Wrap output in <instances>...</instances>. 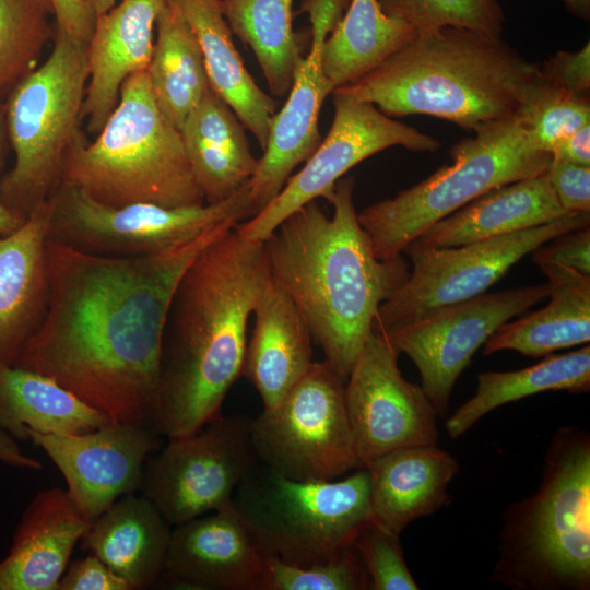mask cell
I'll return each mask as SVG.
<instances>
[{"mask_svg": "<svg viewBox=\"0 0 590 590\" xmlns=\"http://www.w3.org/2000/svg\"><path fill=\"white\" fill-rule=\"evenodd\" d=\"M261 590H370V580L356 548L306 566L266 556Z\"/></svg>", "mask_w": 590, "mask_h": 590, "instance_id": "obj_38", "label": "cell"}, {"mask_svg": "<svg viewBox=\"0 0 590 590\" xmlns=\"http://www.w3.org/2000/svg\"><path fill=\"white\" fill-rule=\"evenodd\" d=\"M111 420L52 378L16 366H0V427L15 440L30 432L79 435Z\"/></svg>", "mask_w": 590, "mask_h": 590, "instance_id": "obj_30", "label": "cell"}, {"mask_svg": "<svg viewBox=\"0 0 590 590\" xmlns=\"http://www.w3.org/2000/svg\"><path fill=\"white\" fill-rule=\"evenodd\" d=\"M250 425L244 414L221 412L194 433L169 438L145 462L140 494L172 527L232 504L260 461Z\"/></svg>", "mask_w": 590, "mask_h": 590, "instance_id": "obj_13", "label": "cell"}, {"mask_svg": "<svg viewBox=\"0 0 590 590\" xmlns=\"http://www.w3.org/2000/svg\"><path fill=\"white\" fill-rule=\"evenodd\" d=\"M370 580V590H418L405 563L400 535L370 520L353 542Z\"/></svg>", "mask_w": 590, "mask_h": 590, "instance_id": "obj_39", "label": "cell"}, {"mask_svg": "<svg viewBox=\"0 0 590 590\" xmlns=\"http://www.w3.org/2000/svg\"><path fill=\"white\" fill-rule=\"evenodd\" d=\"M553 160L590 166V123L558 140L551 150Z\"/></svg>", "mask_w": 590, "mask_h": 590, "instance_id": "obj_45", "label": "cell"}, {"mask_svg": "<svg viewBox=\"0 0 590 590\" xmlns=\"http://www.w3.org/2000/svg\"><path fill=\"white\" fill-rule=\"evenodd\" d=\"M166 0H120L96 16L86 46L88 80L82 109L87 131L97 134L114 111L122 83L148 71L156 19Z\"/></svg>", "mask_w": 590, "mask_h": 590, "instance_id": "obj_19", "label": "cell"}, {"mask_svg": "<svg viewBox=\"0 0 590 590\" xmlns=\"http://www.w3.org/2000/svg\"><path fill=\"white\" fill-rule=\"evenodd\" d=\"M238 223L143 258L93 256L48 238L46 312L13 366L52 378L114 422L152 428L173 294L199 252Z\"/></svg>", "mask_w": 590, "mask_h": 590, "instance_id": "obj_1", "label": "cell"}, {"mask_svg": "<svg viewBox=\"0 0 590 590\" xmlns=\"http://www.w3.org/2000/svg\"><path fill=\"white\" fill-rule=\"evenodd\" d=\"M475 393L445 422L451 439H458L483 416L509 402L544 391L586 393L590 390V346L558 355L512 371H483Z\"/></svg>", "mask_w": 590, "mask_h": 590, "instance_id": "obj_31", "label": "cell"}, {"mask_svg": "<svg viewBox=\"0 0 590 590\" xmlns=\"http://www.w3.org/2000/svg\"><path fill=\"white\" fill-rule=\"evenodd\" d=\"M568 213L544 172L485 192L434 223L415 240L435 248L461 246L535 227Z\"/></svg>", "mask_w": 590, "mask_h": 590, "instance_id": "obj_26", "label": "cell"}, {"mask_svg": "<svg viewBox=\"0 0 590 590\" xmlns=\"http://www.w3.org/2000/svg\"><path fill=\"white\" fill-rule=\"evenodd\" d=\"M354 180H338L324 199L329 217L308 202L263 240L271 278L306 320L324 361L345 381L373 333L380 305L408 279L398 256L376 257L353 203Z\"/></svg>", "mask_w": 590, "mask_h": 590, "instance_id": "obj_3", "label": "cell"}, {"mask_svg": "<svg viewBox=\"0 0 590 590\" xmlns=\"http://www.w3.org/2000/svg\"><path fill=\"white\" fill-rule=\"evenodd\" d=\"M586 212L486 240L435 248L417 240L404 252L412 261L406 281L379 307L373 332L387 335L430 315L480 296L521 258L570 231L589 226Z\"/></svg>", "mask_w": 590, "mask_h": 590, "instance_id": "obj_11", "label": "cell"}, {"mask_svg": "<svg viewBox=\"0 0 590 590\" xmlns=\"http://www.w3.org/2000/svg\"><path fill=\"white\" fill-rule=\"evenodd\" d=\"M345 381L327 361L271 409L251 418L250 432L263 464L295 480H334L361 468L344 394Z\"/></svg>", "mask_w": 590, "mask_h": 590, "instance_id": "obj_12", "label": "cell"}, {"mask_svg": "<svg viewBox=\"0 0 590 590\" xmlns=\"http://www.w3.org/2000/svg\"><path fill=\"white\" fill-rule=\"evenodd\" d=\"M263 240L236 226L208 244L186 269L168 308L152 429L194 433L221 413L241 375L247 326L270 279Z\"/></svg>", "mask_w": 590, "mask_h": 590, "instance_id": "obj_2", "label": "cell"}, {"mask_svg": "<svg viewBox=\"0 0 590 590\" xmlns=\"http://www.w3.org/2000/svg\"><path fill=\"white\" fill-rule=\"evenodd\" d=\"M62 182L111 206L205 203L180 131L160 109L148 71L122 83L119 101L93 142L79 135L66 158Z\"/></svg>", "mask_w": 590, "mask_h": 590, "instance_id": "obj_6", "label": "cell"}, {"mask_svg": "<svg viewBox=\"0 0 590 590\" xmlns=\"http://www.w3.org/2000/svg\"><path fill=\"white\" fill-rule=\"evenodd\" d=\"M363 467L369 475L371 520L399 535L415 519L450 503L448 485L459 470L437 444L397 449Z\"/></svg>", "mask_w": 590, "mask_h": 590, "instance_id": "obj_23", "label": "cell"}, {"mask_svg": "<svg viewBox=\"0 0 590 590\" xmlns=\"http://www.w3.org/2000/svg\"><path fill=\"white\" fill-rule=\"evenodd\" d=\"M546 297L547 282L484 293L384 337L412 359L420 386L437 415L444 416L457 379L475 352L500 326Z\"/></svg>", "mask_w": 590, "mask_h": 590, "instance_id": "obj_15", "label": "cell"}, {"mask_svg": "<svg viewBox=\"0 0 590 590\" xmlns=\"http://www.w3.org/2000/svg\"><path fill=\"white\" fill-rule=\"evenodd\" d=\"M545 174L567 212H590V166L551 158Z\"/></svg>", "mask_w": 590, "mask_h": 590, "instance_id": "obj_41", "label": "cell"}, {"mask_svg": "<svg viewBox=\"0 0 590 590\" xmlns=\"http://www.w3.org/2000/svg\"><path fill=\"white\" fill-rule=\"evenodd\" d=\"M39 1H42L44 4L48 5L51 9L49 0H39Z\"/></svg>", "mask_w": 590, "mask_h": 590, "instance_id": "obj_50", "label": "cell"}, {"mask_svg": "<svg viewBox=\"0 0 590 590\" xmlns=\"http://www.w3.org/2000/svg\"><path fill=\"white\" fill-rule=\"evenodd\" d=\"M57 590H133L96 555L90 553L68 565Z\"/></svg>", "mask_w": 590, "mask_h": 590, "instance_id": "obj_43", "label": "cell"}, {"mask_svg": "<svg viewBox=\"0 0 590 590\" xmlns=\"http://www.w3.org/2000/svg\"><path fill=\"white\" fill-rule=\"evenodd\" d=\"M550 302L544 307L500 326L483 345V354L511 350L545 357L590 341V275L568 268L541 264Z\"/></svg>", "mask_w": 590, "mask_h": 590, "instance_id": "obj_29", "label": "cell"}, {"mask_svg": "<svg viewBox=\"0 0 590 590\" xmlns=\"http://www.w3.org/2000/svg\"><path fill=\"white\" fill-rule=\"evenodd\" d=\"M331 128L304 167L291 176L278 196L257 215L236 229L247 239L264 240L293 212L330 194L353 166L392 146L414 152H435L440 143L381 113L374 104L337 92Z\"/></svg>", "mask_w": 590, "mask_h": 590, "instance_id": "obj_14", "label": "cell"}, {"mask_svg": "<svg viewBox=\"0 0 590 590\" xmlns=\"http://www.w3.org/2000/svg\"><path fill=\"white\" fill-rule=\"evenodd\" d=\"M248 181L222 202L177 208L145 202L111 206L61 182L51 196L48 238L107 258L164 253L225 222L249 220Z\"/></svg>", "mask_w": 590, "mask_h": 590, "instance_id": "obj_10", "label": "cell"}, {"mask_svg": "<svg viewBox=\"0 0 590 590\" xmlns=\"http://www.w3.org/2000/svg\"><path fill=\"white\" fill-rule=\"evenodd\" d=\"M87 80L86 46L56 32L48 58L4 99L14 165L0 179V201L22 220L62 182L66 158L81 134Z\"/></svg>", "mask_w": 590, "mask_h": 590, "instance_id": "obj_8", "label": "cell"}, {"mask_svg": "<svg viewBox=\"0 0 590 590\" xmlns=\"http://www.w3.org/2000/svg\"><path fill=\"white\" fill-rule=\"evenodd\" d=\"M473 132L452 145L450 164L357 213L377 258L401 256L434 223L492 189L544 173L552 158L534 145L515 115Z\"/></svg>", "mask_w": 590, "mask_h": 590, "instance_id": "obj_7", "label": "cell"}, {"mask_svg": "<svg viewBox=\"0 0 590 590\" xmlns=\"http://www.w3.org/2000/svg\"><path fill=\"white\" fill-rule=\"evenodd\" d=\"M267 554L233 503L174 526L162 577L200 590H261Z\"/></svg>", "mask_w": 590, "mask_h": 590, "instance_id": "obj_18", "label": "cell"}, {"mask_svg": "<svg viewBox=\"0 0 590 590\" xmlns=\"http://www.w3.org/2000/svg\"><path fill=\"white\" fill-rule=\"evenodd\" d=\"M515 116L534 145L551 153L558 140L590 123V97L556 86L538 71L522 86Z\"/></svg>", "mask_w": 590, "mask_h": 590, "instance_id": "obj_36", "label": "cell"}, {"mask_svg": "<svg viewBox=\"0 0 590 590\" xmlns=\"http://www.w3.org/2000/svg\"><path fill=\"white\" fill-rule=\"evenodd\" d=\"M116 1L117 0H85L95 17L109 11L116 4Z\"/></svg>", "mask_w": 590, "mask_h": 590, "instance_id": "obj_49", "label": "cell"}, {"mask_svg": "<svg viewBox=\"0 0 590 590\" xmlns=\"http://www.w3.org/2000/svg\"><path fill=\"white\" fill-rule=\"evenodd\" d=\"M323 45L311 40L309 52L297 64L286 102L273 117L263 155L248 181L251 217L278 196L292 170L321 142L318 119L334 90L322 68Z\"/></svg>", "mask_w": 590, "mask_h": 590, "instance_id": "obj_20", "label": "cell"}, {"mask_svg": "<svg viewBox=\"0 0 590 590\" xmlns=\"http://www.w3.org/2000/svg\"><path fill=\"white\" fill-rule=\"evenodd\" d=\"M7 141L5 108L4 102H2L0 103V172L4 161ZM24 221L9 211L0 201V234L7 235L14 232Z\"/></svg>", "mask_w": 590, "mask_h": 590, "instance_id": "obj_47", "label": "cell"}, {"mask_svg": "<svg viewBox=\"0 0 590 590\" xmlns=\"http://www.w3.org/2000/svg\"><path fill=\"white\" fill-rule=\"evenodd\" d=\"M179 131L205 203L231 198L255 175L258 160L245 127L211 86Z\"/></svg>", "mask_w": 590, "mask_h": 590, "instance_id": "obj_27", "label": "cell"}, {"mask_svg": "<svg viewBox=\"0 0 590 590\" xmlns=\"http://www.w3.org/2000/svg\"><path fill=\"white\" fill-rule=\"evenodd\" d=\"M252 315L243 370L261 397L263 409L274 406L312 365V335L303 315L270 276Z\"/></svg>", "mask_w": 590, "mask_h": 590, "instance_id": "obj_24", "label": "cell"}, {"mask_svg": "<svg viewBox=\"0 0 590 590\" xmlns=\"http://www.w3.org/2000/svg\"><path fill=\"white\" fill-rule=\"evenodd\" d=\"M293 0H221L231 31L249 45L270 92L286 96L302 59L293 31Z\"/></svg>", "mask_w": 590, "mask_h": 590, "instance_id": "obj_34", "label": "cell"}, {"mask_svg": "<svg viewBox=\"0 0 590 590\" xmlns=\"http://www.w3.org/2000/svg\"><path fill=\"white\" fill-rule=\"evenodd\" d=\"M531 253L538 266H559L590 275V228L586 226L562 234Z\"/></svg>", "mask_w": 590, "mask_h": 590, "instance_id": "obj_40", "label": "cell"}, {"mask_svg": "<svg viewBox=\"0 0 590 590\" xmlns=\"http://www.w3.org/2000/svg\"><path fill=\"white\" fill-rule=\"evenodd\" d=\"M388 15L404 21L416 33L444 26L468 28L502 37L505 14L498 0H378Z\"/></svg>", "mask_w": 590, "mask_h": 590, "instance_id": "obj_37", "label": "cell"}, {"mask_svg": "<svg viewBox=\"0 0 590 590\" xmlns=\"http://www.w3.org/2000/svg\"><path fill=\"white\" fill-rule=\"evenodd\" d=\"M51 197L14 232L0 234V366H13L47 308Z\"/></svg>", "mask_w": 590, "mask_h": 590, "instance_id": "obj_21", "label": "cell"}, {"mask_svg": "<svg viewBox=\"0 0 590 590\" xmlns=\"http://www.w3.org/2000/svg\"><path fill=\"white\" fill-rule=\"evenodd\" d=\"M399 353L386 337L373 332L344 384L353 444L363 467L387 452L439 438L437 412L422 387L398 367Z\"/></svg>", "mask_w": 590, "mask_h": 590, "instance_id": "obj_16", "label": "cell"}, {"mask_svg": "<svg viewBox=\"0 0 590 590\" xmlns=\"http://www.w3.org/2000/svg\"><path fill=\"white\" fill-rule=\"evenodd\" d=\"M492 581L512 590L590 589V434L556 429L530 496L506 506Z\"/></svg>", "mask_w": 590, "mask_h": 590, "instance_id": "obj_5", "label": "cell"}, {"mask_svg": "<svg viewBox=\"0 0 590 590\" xmlns=\"http://www.w3.org/2000/svg\"><path fill=\"white\" fill-rule=\"evenodd\" d=\"M155 30L148 68L150 85L164 116L180 130L210 87L204 60L194 32L168 0L156 19Z\"/></svg>", "mask_w": 590, "mask_h": 590, "instance_id": "obj_32", "label": "cell"}, {"mask_svg": "<svg viewBox=\"0 0 590 590\" xmlns=\"http://www.w3.org/2000/svg\"><path fill=\"white\" fill-rule=\"evenodd\" d=\"M232 503L267 555L296 566L337 556L371 520L364 467L342 480L307 481L259 461Z\"/></svg>", "mask_w": 590, "mask_h": 590, "instance_id": "obj_9", "label": "cell"}, {"mask_svg": "<svg viewBox=\"0 0 590 590\" xmlns=\"http://www.w3.org/2000/svg\"><path fill=\"white\" fill-rule=\"evenodd\" d=\"M538 71L502 37L444 26L416 33L377 68L333 92L369 102L389 117L428 115L473 131L515 115L522 86Z\"/></svg>", "mask_w": 590, "mask_h": 590, "instance_id": "obj_4", "label": "cell"}, {"mask_svg": "<svg viewBox=\"0 0 590 590\" xmlns=\"http://www.w3.org/2000/svg\"><path fill=\"white\" fill-rule=\"evenodd\" d=\"M191 26L199 42L211 88L233 109L266 149L275 101L247 71L223 15L221 0H168Z\"/></svg>", "mask_w": 590, "mask_h": 590, "instance_id": "obj_28", "label": "cell"}, {"mask_svg": "<svg viewBox=\"0 0 590 590\" xmlns=\"http://www.w3.org/2000/svg\"><path fill=\"white\" fill-rule=\"evenodd\" d=\"M158 437L150 427L114 421L79 435L28 433L60 471L68 495L88 522L120 497L139 492Z\"/></svg>", "mask_w": 590, "mask_h": 590, "instance_id": "obj_17", "label": "cell"}, {"mask_svg": "<svg viewBox=\"0 0 590 590\" xmlns=\"http://www.w3.org/2000/svg\"><path fill=\"white\" fill-rule=\"evenodd\" d=\"M550 83L579 95H590V43L578 51L558 50L539 67Z\"/></svg>", "mask_w": 590, "mask_h": 590, "instance_id": "obj_42", "label": "cell"}, {"mask_svg": "<svg viewBox=\"0 0 590 590\" xmlns=\"http://www.w3.org/2000/svg\"><path fill=\"white\" fill-rule=\"evenodd\" d=\"M39 0H0V103L39 64L51 30Z\"/></svg>", "mask_w": 590, "mask_h": 590, "instance_id": "obj_35", "label": "cell"}, {"mask_svg": "<svg viewBox=\"0 0 590 590\" xmlns=\"http://www.w3.org/2000/svg\"><path fill=\"white\" fill-rule=\"evenodd\" d=\"M416 31L385 13L378 0H351L322 48V68L335 90L361 79L404 46ZM333 90V91H334Z\"/></svg>", "mask_w": 590, "mask_h": 590, "instance_id": "obj_33", "label": "cell"}, {"mask_svg": "<svg viewBox=\"0 0 590 590\" xmlns=\"http://www.w3.org/2000/svg\"><path fill=\"white\" fill-rule=\"evenodd\" d=\"M49 3L55 14L56 32L87 46L96 17L85 0H49Z\"/></svg>", "mask_w": 590, "mask_h": 590, "instance_id": "obj_44", "label": "cell"}, {"mask_svg": "<svg viewBox=\"0 0 590 590\" xmlns=\"http://www.w3.org/2000/svg\"><path fill=\"white\" fill-rule=\"evenodd\" d=\"M0 463L11 468L40 470L42 463L20 448L17 440L0 427Z\"/></svg>", "mask_w": 590, "mask_h": 590, "instance_id": "obj_46", "label": "cell"}, {"mask_svg": "<svg viewBox=\"0 0 590 590\" xmlns=\"http://www.w3.org/2000/svg\"><path fill=\"white\" fill-rule=\"evenodd\" d=\"M86 521L66 489L38 492L24 509L0 560V590H57Z\"/></svg>", "mask_w": 590, "mask_h": 590, "instance_id": "obj_22", "label": "cell"}, {"mask_svg": "<svg viewBox=\"0 0 590 590\" xmlns=\"http://www.w3.org/2000/svg\"><path fill=\"white\" fill-rule=\"evenodd\" d=\"M567 10L583 21L590 19V0H562Z\"/></svg>", "mask_w": 590, "mask_h": 590, "instance_id": "obj_48", "label": "cell"}, {"mask_svg": "<svg viewBox=\"0 0 590 590\" xmlns=\"http://www.w3.org/2000/svg\"><path fill=\"white\" fill-rule=\"evenodd\" d=\"M170 527L148 498L132 493L93 520L79 543L133 590H144L162 578Z\"/></svg>", "mask_w": 590, "mask_h": 590, "instance_id": "obj_25", "label": "cell"}]
</instances>
